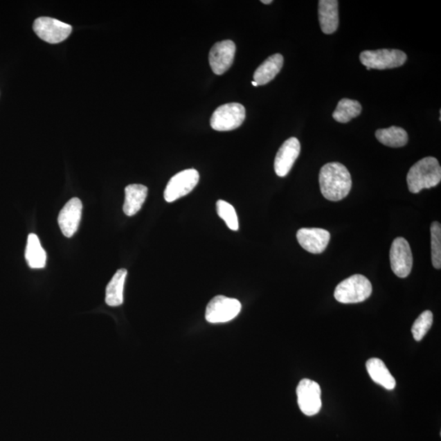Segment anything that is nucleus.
Here are the masks:
<instances>
[{"instance_id": "nucleus-2", "label": "nucleus", "mask_w": 441, "mask_h": 441, "mask_svg": "<svg viewBox=\"0 0 441 441\" xmlns=\"http://www.w3.org/2000/svg\"><path fill=\"white\" fill-rule=\"evenodd\" d=\"M441 180V168L434 157H426L411 167L407 175L409 192L420 193L422 189L438 186Z\"/></svg>"}, {"instance_id": "nucleus-10", "label": "nucleus", "mask_w": 441, "mask_h": 441, "mask_svg": "<svg viewBox=\"0 0 441 441\" xmlns=\"http://www.w3.org/2000/svg\"><path fill=\"white\" fill-rule=\"evenodd\" d=\"M390 267L395 276L406 278L413 267V254L408 241L402 237L395 239L390 250Z\"/></svg>"}, {"instance_id": "nucleus-9", "label": "nucleus", "mask_w": 441, "mask_h": 441, "mask_svg": "<svg viewBox=\"0 0 441 441\" xmlns=\"http://www.w3.org/2000/svg\"><path fill=\"white\" fill-rule=\"evenodd\" d=\"M297 395L299 408L304 415L314 416L321 411V389L316 381L308 379L300 381Z\"/></svg>"}, {"instance_id": "nucleus-14", "label": "nucleus", "mask_w": 441, "mask_h": 441, "mask_svg": "<svg viewBox=\"0 0 441 441\" xmlns=\"http://www.w3.org/2000/svg\"><path fill=\"white\" fill-rule=\"evenodd\" d=\"M297 239L307 252L318 254L325 251L330 240V233L322 228H302L298 231Z\"/></svg>"}, {"instance_id": "nucleus-26", "label": "nucleus", "mask_w": 441, "mask_h": 441, "mask_svg": "<svg viewBox=\"0 0 441 441\" xmlns=\"http://www.w3.org/2000/svg\"><path fill=\"white\" fill-rule=\"evenodd\" d=\"M261 2H262V3H264V4H270V3H271L273 1H272V0H262V1H261Z\"/></svg>"}, {"instance_id": "nucleus-21", "label": "nucleus", "mask_w": 441, "mask_h": 441, "mask_svg": "<svg viewBox=\"0 0 441 441\" xmlns=\"http://www.w3.org/2000/svg\"><path fill=\"white\" fill-rule=\"evenodd\" d=\"M376 138L381 144L389 147H402L408 143L407 132L399 127H390L376 131Z\"/></svg>"}, {"instance_id": "nucleus-22", "label": "nucleus", "mask_w": 441, "mask_h": 441, "mask_svg": "<svg viewBox=\"0 0 441 441\" xmlns=\"http://www.w3.org/2000/svg\"><path fill=\"white\" fill-rule=\"evenodd\" d=\"M362 107L356 100L344 98L339 101L337 108L333 113L334 119L342 124L351 121L361 115Z\"/></svg>"}, {"instance_id": "nucleus-17", "label": "nucleus", "mask_w": 441, "mask_h": 441, "mask_svg": "<svg viewBox=\"0 0 441 441\" xmlns=\"http://www.w3.org/2000/svg\"><path fill=\"white\" fill-rule=\"evenodd\" d=\"M147 186L141 184H131L126 186L124 212L127 216L136 215L142 208L147 197Z\"/></svg>"}, {"instance_id": "nucleus-7", "label": "nucleus", "mask_w": 441, "mask_h": 441, "mask_svg": "<svg viewBox=\"0 0 441 441\" xmlns=\"http://www.w3.org/2000/svg\"><path fill=\"white\" fill-rule=\"evenodd\" d=\"M33 29L41 39L49 44H59L71 34L72 26L55 18L40 17L34 22Z\"/></svg>"}, {"instance_id": "nucleus-11", "label": "nucleus", "mask_w": 441, "mask_h": 441, "mask_svg": "<svg viewBox=\"0 0 441 441\" xmlns=\"http://www.w3.org/2000/svg\"><path fill=\"white\" fill-rule=\"evenodd\" d=\"M235 50V44L231 40L221 41L213 45L209 52L208 61L215 75H224L230 69L233 64Z\"/></svg>"}, {"instance_id": "nucleus-16", "label": "nucleus", "mask_w": 441, "mask_h": 441, "mask_svg": "<svg viewBox=\"0 0 441 441\" xmlns=\"http://www.w3.org/2000/svg\"><path fill=\"white\" fill-rule=\"evenodd\" d=\"M284 57L280 53L274 54L262 63L254 72L253 80L258 85H265L279 74L283 67Z\"/></svg>"}, {"instance_id": "nucleus-8", "label": "nucleus", "mask_w": 441, "mask_h": 441, "mask_svg": "<svg viewBox=\"0 0 441 441\" xmlns=\"http://www.w3.org/2000/svg\"><path fill=\"white\" fill-rule=\"evenodd\" d=\"M199 180L197 170H186L179 172L170 180L167 184L165 194V201L171 203L192 192Z\"/></svg>"}, {"instance_id": "nucleus-5", "label": "nucleus", "mask_w": 441, "mask_h": 441, "mask_svg": "<svg viewBox=\"0 0 441 441\" xmlns=\"http://www.w3.org/2000/svg\"><path fill=\"white\" fill-rule=\"evenodd\" d=\"M245 116L246 111L243 105L237 102L227 103L217 107L213 112L210 125L217 131H231L243 124Z\"/></svg>"}, {"instance_id": "nucleus-23", "label": "nucleus", "mask_w": 441, "mask_h": 441, "mask_svg": "<svg viewBox=\"0 0 441 441\" xmlns=\"http://www.w3.org/2000/svg\"><path fill=\"white\" fill-rule=\"evenodd\" d=\"M431 261L435 269L441 268V226L434 222L431 225Z\"/></svg>"}, {"instance_id": "nucleus-6", "label": "nucleus", "mask_w": 441, "mask_h": 441, "mask_svg": "<svg viewBox=\"0 0 441 441\" xmlns=\"http://www.w3.org/2000/svg\"><path fill=\"white\" fill-rule=\"evenodd\" d=\"M241 307V303L237 299L220 295L213 298L208 304L206 319L211 324L228 322L239 315Z\"/></svg>"}, {"instance_id": "nucleus-12", "label": "nucleus", "mask_w": 441, "mask_h": 441, "mask_svg": "<svg viewBox=\"0 0 441 441\" xmlns=\"http://www.w3.org/2000/svg\"><path fill=\"white\" fill-rule=\"evenodd\" d=\"M83 204L79 198H72L58 215V225L67 238L72 237L79 228Z\"/></svg>"}, {"instance_id": "nucleus-3", "label": "nucleus", "mask_w": 441, "mask_h": 441, "mask_svg": "<svg viewBox=\"0 0 441 441\" xmlns=\"http://www.w3.org/2000/svg\"><path fill=\"white\" fill-rule=\"evenodd\" d=\"M372 287L371 282L362 275H354L338 285L334 298L344 304L359 303L370 297Z\"/></svg>"}, {"instance_id": "nucleus-15", "label": "nucleus", "mask_w": 441, "mask_h": 441, "mask_svg": "<svg viewBox=\"0 0 441 441\" xmlns=\"http://www.w3.org/2000/svg\"><path fill=\"white\" fill-rule=\"evenodd\" d=\"M319 21L323 33L330 35L338 30L339 24V1L321 0L319 1Z\"/></svg>"}, {"instance_id": "nucleus-13", "label": "nucleus", "mask_w": 441, "mask_h": 441, "mask_svg": "<svg viewBox=\"0 0 441 441\" xmlns=\"http://www.w3.org/2000/svg\"><path fill=\"white\" fill-rule=\"evenodd\" d=\"M301 152V145L296 138L286 140L276 154L274 163L276 174L279 177L287 176Z\"/></svg>"}, {"instance_id": "nucleus-19", "label": "nucleus", "mask_w": 441, "mask_h": 441, "mask_svg": "<svg viewBox=\"0 0 441 441\" xmlns=\"http://www.w3.org/2000/svg\"><path fill=\"white\" fill-rule=\"evenodd\" d=\"M128 271L118 270L106 289V303L110 307H119L124 303V287Z\"/></svg>"}, {"instance_id": "nucleus-4", "label": "nucleus", "mask_w": 441, "mask_h": 441, "mask_svg": "<svg viewBox=\"0 0 441 441\" xmlns=\"http://www.w3.org/2000/svg\"><path fill=\"white\" fill-rule=\"evenodd\" d=\"M360 60L370 69L386 70L403 66L407 55L398 49L367 50L361 53Z\"/></svg>"}, {"instance_id": "nucleus-1", "label": "nucleus", "mask_w": 441, "mask_h": 441, "mask_svg": "<svg viewBox=\"0 0 441 441\" xmlns=\"http://www.w3.org/2000/svg\"><path fill=\"white\" fill-rule=\"evenodd\" d=\"M321 193L330 201H340L351 192L352 181L347 168L339 162L326 163L319 174Z\"/></svg>"}, {"instance_id": "nucleus-20", "label": "nucleus", "mask_w": 441, "mask_h": 441, "mask_svg": "<svg viewBox=\"0 0 441 441\" xmlns=\"http://www.w3.org/2000/svg\"><path fill=\"white\" fill-rule=\"evenodd\" d=\"M26 260L33 269H41L46 265L47 255L35 234H30L25 253Z\"/></svg>"}, {"instance_id": "nucleus-25", "label": "nucleus", "mask_w": 441, "mask_h": 441, "mask_svg": "<svg viewBox=\"0 0 441 441\" xmlns=\"http://www.w3.org/2000/svg\"><path fill=\"white\" fill-rule=\"evenodd\" d=\"M216 207L218 216L226 222V226L231 230L238 231V217L236 215L235 208L231 204L222 201V199L217 202Z\"/></svg>"}, {"instance_id": "nucleus-24", "label": "nucleus", "mask_w": 441, "mask_h": 441, "mask_svg": "<svg viewBox=\"0 0 441 441\" xmlns=\"http://www.w3.org/2000/svg\"><path fill=\"white\" fill-rule=\"evenodd\" d=\"M433 324V314L431 311H425L417 318L412 326V334L416 341H421L425 337Z\"/></svg>"}, {"instance_id": "nucleus-18", "label": "nucleus", "mask_w": 441, "mask_h": 441, "mask_svg": "<svg viewBox=\"0 0 441 441\" xmlns=\"http://www.w3.org/2000/svg\"><path fill=\"white\" fill-rule=\"evenodd\" d=\"M366 369L372 379L386 390H392L395 388V380L390 374L388 367L380 359L371 358L366 363Z\"/></svg>"}, {"instance_id": "nucleus-27", "label": "nucleus", "mask_w": 441, "mask_h": 441, "mask_svg": "<svg viewBox=\"0 0 441 441\" xmlns=\"http://www.w3.org/2000/svg\"><path fill=\"white\" fill-rule=\"evenodd\" d=\"M252 84H253V86H255V87H257V86H258L255 81H253V82H252Z\"/></svg>"}]
</instances>
